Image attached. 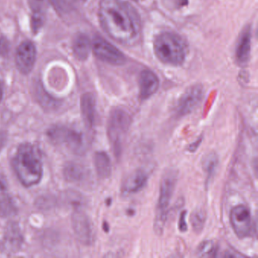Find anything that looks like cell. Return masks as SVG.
<instances>
[{
  "mask_svg": "<svg viewBox=\"0 0 258 258\" xmlns=\"http://www.w3.org/2000/svg\"><path fill=\"white\" fill-rule=\"evenodd\" d=\"M98 15L102 29L117 43L133 46L140 40L141 20L131 4L123 0H100Z\"/></svg>",
  "mask_w": 258,
  "mask_h": 258,
  "instance_id": "cell-1",
  "label": "cell"
},
{
  "mask_svg": "<svg viewBox=\"0 0 258 258\" xmlns=\"http://www.w3.org/2000/svg\"><path fill=\"white\" fill-rule=\"evenodd\" d=\"M13 168L25 186L37 185L43 176V164L38 150L32 145H21L13 160Z\"/></svg>",
  "mask_w": 258,
  "mask_h": 258,
  "instance_id": "cell-2",
  "label": "cell"
},
{
  "mask_svg": "<svg viewBox=\"0 0 258 258\" xmlns=\"http://www.w3.org/2000/svg\"><path fill=\"white\" fill-rule=\"evenodd\" d=\"M153 49L155 56L161 62L171 66L183 64L188 51L182 37L170 31L160 33L155 37Z\"/></svg>",
  "mask_w": 258,
  "mask_h": 258,
  "instance_id": "cell-3",
  "label": "cell"
},
{
  "mask_svg": "<svg viewBox=\"0 0 258 258\" xmlns=\"http://www.w3.org/2000/svg\"><path fill=\"white\" fill-rule=\"evenodd\" d=\"M177 178V173L173 170H167L161 177L154 220V230L157 235H161L164 233L169 207L176 188Z\"/></svg>",
  "mask_w": 258,
  "mask_h": 258,
  "instance_id": "cell-4",
  "label": "cell"
},
{
  "mask_svg": "<svg viewBox=\"0 0 258 258\" xmlns=\"http://www.w3.org/2000/svg\"><path fill=\"white\" fill-rule=\"evenodd\" d=\"M131 123V114L123 108L117 107L110 112L107 134L116 158H118L121 155L123 142L129 132Z\"/></svg>",
  "mask_w": 258,
  "mask_h": 258,
  "instance_id": "cell-5",
  "label": "cell"
},
{
  "mask_svg": "<svg viewBox=\"0 0 258 258\" xmlns=\"http://www.w3.org/2000/svg\"><path fill=\"white\" fill-rule=\"evenodd\" d=\"M229 221L235 235L240 239L253 234V220L250 209L244 205L233 207L229 214Z\"/></svg>",
  "mask_w": 258,
  "mask_h": 258,
  "instance_id": "cell-6",
  "label": "cell"
},
{
  "mask_svg": "<svg viewBox=\"0 0 258 258\" xmlns=\"http://www.w3.org/2000/svg\"><path fill=\"white\" fill-rule=\"evenodd\" d=\"M93 53L101 61L111 66H123L126 62V56L114 45L102 37H96L91 43Z\"/></svg>",
  "mask_w": 258,
  "mask_h": 258,
  "instance_id": "cell-7",
  "label": "cell"
},
{
  "mask_svg": "<svg viewBox=\"0 0 258 258\" xmlns=\"http://www.w3.org/2000/svg\"><path fill=\"white\" fill-rule=\"evenodd\" d=\"M204 88L202 85L196 84L185 90L179 98L175 108L177 117H183L191 114L203 100Z\"/></svg>",
  "mask_w": 258,
  "mask_h": 258,
  "instance_id": "cell-8",
  "label": "cell"
},
{
  "mask_svg": "<svg viewBox=\"0 0 258 258\" xmlns=\"http://www.w3.org/2000/svg\"><path fill=\"white\" fill-rule=\"evenodd\" d=\"M48 135L54 143L67 145L74 151L80 152L84 148L83 134L66 126H54L49 130Z\"/></svg>",
  "mask_w": 258,
  "mask_h": 258,
  "instance_id": "cell-9",
  "label": "cell"
},
{
  "mask_svg": "<svg viewBox=\"0 0 258 258\" xmlns=\"http://www.w3.org/2000/svg\"><path fill=\"white\" fill-rule=\"evenodd\" d=\"M37 58V50L34 43L30 41L22 43L18 48L16 62L22 73L28 75L32 71Z\"/></svg>",
  "mask_w": 258,
  "mask_h": 258,
  "instance_id": "cell-10",
  "label": "cell"
},
{
  "mask_svg": "<svg viewBox=\"0 0 258 258\" xmlns=\"http://www.w3.org/2000/svg\"><path fill=\"white\" fill-rule=\"evenodd\" d=\"M23 236L17 223H11L6 228L5 234L0 241V250L7 254L16 253L21 248Z\"/></svg>",
  "mask_w": 258,
  "mask_h": 258,
  "instance_id": "cell-11",
  "label": "cell"
},
{
  "mask_svg": "<svg viewBox=\"0 0 258 258\" xmlns=\"http://www.w3.org/2000/svg\"><path fill=\"white\" fill-rule=\"evenodd\" d=\"M149 174L143 169H137L130 173L121 185V193L123 196H127L136 194L143 190L147 185Z\"/></svg>",
  "mask_w": 258,
  "mask_h": 258,
  "instance_id": "cell-12",
  "label": "cell"
},
{
  "mask_svg": "<svg viewBox=\"0 0 258 258\" xmlns=\"http://www.w3.org/2000/svg\"><path fill=\"white\" fill-rule=\"evenodd\" d=\"M160 81L156 74L149 69H145L140 73V97L144 101L152 97L158 91Z\"/></svg>",
  "mask_w": 258,
  "mask_h": 258,
  "instance_id": "cell-13",
  "label": "cell"
},
{
  "mask_svg": "<svg viewBox=\"0 0 258 258\" xmlns=\"http://www.w3.org/2000/svg\"><path fill=\"white\" fill-rule=\"evenodd\" d=\"M74 229L79 239L86 244H90L94 239L91 222L82 212L75 213L73 217Z\"/></svg>",
  "mask_w": 258,
  "mask_h": 258,
  "instance_id": "cell-14",
  "label": "cell"
},
{
  "mask_svg": "<svg viewBox=\"0 0 258 258\" xmlns=\"http://www.w3.org/2000/svg\"><path fill=\"white\" fill-rule=\"evenodd\" d=\"M251 49V29L247 26L241 31L235 49V58L238 64L244 66L248 61Z\"/></svg>",
  "mask_w": 258,
  "mask_h": 258,
  "instance_id": "cell-15",
  "label": "cell"
},
{
  "mask_svg": "<svg viewBox=\"0 0 258 258\" xmlns=\"http://www.w3.org/2000/svg\"><path fill=\"white\" fill-rule=\"evenodd\" d=\"M81 112L86 126L91 129L96 120V99L91 93H86L81 99Z\"/></svg>",
  "mask_w": 258,
  "mask_h": 258,
  "instance_id": "cell-16",
  "label": "cell"
},
{
  "mask_svg": "<svg viewBox=\"0 0 258 258\" xmlns=\"http://www.w3.org/2000/svg\"><path fill=\"white\" fill-rule=\"evenodd\" d=\"M28 3L33 13L31 21L32 29L34 32H37L44 22L46 2L45 0H28Z\"/></svg>",
  "mask_w": 258,
  "mask_h": 258,
  "instance_id": "cell-17",
  "label": "cell"
},
{
  "mask_svg": "<svg viewBox=\"0 0 258 258\" xmlns=\"http://www.w3.org/2000/svg\"><path fill=\"white\" fill-rule=\"evenodd\" d=\"M218 155L214 152H210L204 155L202 160V167L204 171L206 173V180L205 185L209 186L211 181L214 179L218 167Z\"/></svg>",
  "mask_w": 258,
  "mask_h": 258,
  "instance_id": "cell-18",
  "label": "cell"
},
{
  "mask_svg": "<svg viewBox=\"0 0 258 258\" xmlns=\"http://www.w3.org/2000/svg\"><path fill=\"white\" fill-rule=\"evenodd\" d=\"M94 164L96 173L99 177L106 179L111 176L112 166L111 158L106 152H96L94 155Z\"/></svg>",
  "mask_w": 258,
  "mask_h": 258,
  "instance_id": "cell-19",
  "label": "cell"
},
{
  "mask_svg": "<svg viewBox=\"0 0 258 258\" xmlns=\"http://www.w3.org/2000/svg\"><path fill=\"white\" fill-rule=\"evenodd\" d=\"M91 48L92 45L88 37L83 34L77 37L74 43V52L77 58L81 61L87 59Z\"/></svg>",
  "mask_w": 258,
  "mask_h": 258,
  "instance_id": "cell-20",
  "label": "cell"
},
{
  "mask_svg": "<svg viewBox=\"0 0 258 258\" xmlns=\"http://www.w3.org/2000/svg\"><path fill=\"white\" fill-rule=\"evenodd\" d=\"M216 243L212 240H205L198 246L196 254L201 257H215L217 253Z\"/></svg>",
  "mask_w": 258,
  "mask_h": 258,
  "instance_id": "cell-21",
  "label": "cell"
},
{
  "mask_svg": "<svg viewBox=\"0 0 258 258\" xmlns=\"http://www.w3.org/2000/svg\"><path fill=\"white\" fill-rule=\"evenodd\" d=\"M206 213L203 209H196L193 211L190 217L191 227L196 233L200 234L205 227L206 222Z\"/></svg>",
  "mask_w": 258,
  "mask_h": 258,
  "instance_id": "cell-22",
  "label": "cell"
},
{
  "mask_svg": "<svg viewBox=\"0 0 258 258\" xmlns=\"http://www.w3.org/2000/svg\"><path fill=\"white\" fill-rule=\"evenodd\" d=\"M17 211L13 199L7 195L0 196V217H7L14 215Z\"/></svg>",
  "mask_w": 258,
  "mask_h": 258,
  "instance_id": "cell-23",
  "label": "cell"
},
{
  "mask_svg": "<svg viewBox=\"0 0 258 258\" xmlns=\"http://www.w3.org/2000/svg\"><path fill=\"white\" fill-rule=\"evenodd\" d=\"M84 173H84L83 167L72 164L66 167L64 175H66V179H69V180L77 181L83 179Z\"/></svg>",
  "mask_w": 258,
  "mask_h": 258,
  "instance_id": "cell-24",
  "label": "cell"
},
{
  "mask_svg": "<svg viewBox=\"0 0 258 258\" xmlns=\"http://www.w3.org/2000/svg\"><path fill=\"white\" fill-rule=\"evenodd\" d=\"M186 215L187 211H183L181 212L180 216H179V223H178V228L181 232H185L188 230V226L186 223Z\"/></svg>",
  "mask_w": 258,
  "mask_h": 258,
  "instance_id": "cell-25",
  "label": "cell"
},
{
  "mask_svg": "<svg viewBox=\"0 0 258 258\" xmlns=\"http://www.w3.org/2000/svg\"><path fill=\"white\" fill-rule=\"evenodd\" d=\"M202 141H203V137L201 136L199 137L196 141L191 143V144L188 145V147H187V151L189 152H196V151L198 150L199 147H200L201 144H202Z\"/></svg>",
  "mask_w": 258,
  "mask_h": 258,
  "instance_id": "cell-26",
  "label": "cell"
},
{
  "mask_svg": "<svg viewBox=\"0 0 258 258\" xmlns=\"http://www.w3.org/2000/svg\"><path fill=\"white\" fill-rule=\"evenodd\" d=\"M9 43L4 38H0V54L6 53L8 49Z\"/></svg>",
  "mask_w": 258,
  "mask_h": 258,
  "instance_id": "cell-27",
  "label": "cell"
},
{
  "mask_svg": "<svg viewBox=\"0 0 258 258\" xmlns=\"http://www.w3.org/2000/svg\"><path fill=\"white\" fill-rule=\"evenodd\" d=\"M7 181L3 175L0 174V191L7 189Z\"/></svg>",
  "mask_w": 258,
  "mask_h": 258,
  "instance_id": "cell-28",
  "label": "cell"
},
{
  "mask_svg": "<svg viewBox=\"0 0 258 258\" xmlns=\"http://www.w3.org/2000/svg\"><path fill=\"white\" fill-rule=\"evenodd\" d=\"M3 99V88L2 86H1V84H0V102L2 101Z\"/></svg>",
  "mask_w": 258,
  "mask_h": 258,
  "instance_id": "cell-29",
  "label": "cell"
},
{
  "mask_svg": "<svg viewBox=\"0 0 258 258\" xmlns=\"http://www.w3.org/2000/svg\"><path fill=\"white\" fill-rule=\"evenodd\" d=\"M134 1H136V2H139V1H140V0H134Z\"/></svg>",
  "mask_w": 258,
  "mask_h": 258,
  "instance_id": "cell-30",
  "label": "cell"
}]
</instances>
